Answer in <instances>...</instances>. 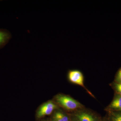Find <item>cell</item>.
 Masks as SVG:
<instances>
[{"mask_svg":"<svg viewBox=\"0 0 121 121\" xmlns=\"http://www.w3.org/2000/svg\"><path fill=\"white\" fill-rule=\"evenodd\" d=\"M55 99L60 106L67 110H75L82 107L80 103L68 95L59 94Z\"/></svg>","mask_w":121,"mask_h":121,"instance_id":"cell-1","label":"cell"},{"mask_svg":"<svg viewBox=\"0 0 121 121\" xmlns=\"http://www.w3.org/2000/svg\"><path fill=\"white\" fill-rule=\"evenodd\" d=\"M68 79L70 82L78 84L83 88L86 89L84 85V76L82 72L78 70H74L69 71L68 74ZM88 93L92 95L91 94L90 91L87 90Z\"/></svg>","mask_w":121,"mask_h":121,"instance_id":"cell-2","label":"cell"},{"mask_svg":"<svg viewBox=\"0 0 121 121\" xmlns=\"http://www.w3.org/2000/svg\"><path fill=\"white\" fill-rule=\"evenodd\" d=\"M57 106L52 101L47 102L42 105L37 111V117L39 118L49 115L55 109Z\"/></svg>","mask_w":121,"mask_h":121,"instance_id":"cell-3","label":"cell"},{"mask_svg":"<svg viewBox=\"0 0 121 121\" xmlns=\"http://www.w3.org/2000/svg\"><path fill=\"white\" fill-rule=\"evenodd\" d=\"M107 110L109 111H121V95L116 94L107 107Z\"/></svg>","mask_w":121,"mask_h":121,"instance_id":"cell-4","label":"cell"},{"mask_svg":"<svg viewBox=\"0 0 121 121\" xmlns=\"http://www.w3.org/2000/svg\"><path fill=\"white\" fill-rule=\"evenodd\" d=\"M12 35L8 30L6 29H0V49L4 47L12 38Z\"/></svg>","mask_w":121,"mask_h":121,"instance_id":"cell-5","label":"cell"},{"mask_svg":"<svg viewBox=\"0 0 121 121\" xmlns=\"http://www.w3.org/2000/svg\"><path fill=\"white\" fill-rule=\"evenodd\" d=\"M75 117L77 121H96L93 115L86 111L78 112L75 114Z\"/></svg>","mask_w":121,"mask_h":121,"instance_id":"cell-6","label":"cell"},{"mask_svg":"<svg viewBox=\"0 0 121 121\" xmlns=\"http://www.w3.org/2000/svg\"><path fill=\"white\" fill-rule=\"evenodd\" d=\"M110 121H121V111H109Z\"/></svg>","mask_w":121,"mask_h":121,"instance_id":"cell-7","label":"cell"},{"mask_svg":"<svg viewBox=\"0 0 121 121\" xmlns=\"http://www.w3.org/2000/svg\"><path fill=\"white\" fill-rule=\"evenodd\" d=\"M53 121H68L67 116L60 112L55 113L53 117Z\"/></svg>","mask_w":121,"mask_h":121,"instance_id":"cell-8","label":"cell"},{"mask_svg":"<svg viewBox=\"0 0 121 121\" xmlns=\"http://www.w3.org/2000/svg\"><path fill=\"white\" fill-rule=\"evenodd\" d=\"M113 87L116 91V94L121 95V83L114 82L112 84Z\"/></svg>","mask_w":121,"mask_h":121,"instance_id":"cell-9","label":"cell"},{"mask_svg":"<svg viewBox=\"0 0 121 121\" xmlns=\"http://www.w3.org/2000/svg\"><path fill=\"white\" fill-rule=\"evenodd\" d=\"M115 82L121 83V68L117 72L115 76Z\"/></svg>","mask_w":121,"mask_h":121,"instance_id":"cell-10","label":"cell"}]
</instances>
